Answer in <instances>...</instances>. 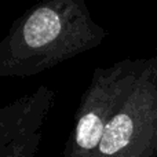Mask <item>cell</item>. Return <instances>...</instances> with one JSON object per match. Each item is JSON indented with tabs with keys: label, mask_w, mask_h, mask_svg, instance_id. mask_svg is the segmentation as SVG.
<instances>
[{
	"label": "cell",
	"mask_w": 157,
	"mask_h": 157,
	"mask_svg": "<svg viewBox=\"0 0 157 157\" xmlns=\"http://www.w3.org/2000/svg\"><path fill=\"white\" fill-rule=\"evenodd\" d=\"M106 36L87 0H40L14 21L0 43V75L40 73L98 47Z\"/></svg>",
	"instance_id": "6da1fadb"
},
{
	"label": "cell",
	"mask_w": 157,
	"mask_h": 157,
	"mask_svg": "<svg viewBox=\"0 0 157 157\" xmlns=\"http://www.w3.org/2000/svg\"><path fill=\"white\" fill-rule=\"evenodd\" d=\"M157 157V55L141 72L119 110L106 124L92 157Z\"/></svg>",
	"instance_id": "7a4b0ae2"
},
{
	"label": "cell",
	"mask_w": 157,
	"mask_h": 157,
	"mask_svg": "<svg viewBox=\"0 0 157 157\" xmlns=\"http://www.w3.org/2000/svg\"><path fill=\"white\" fill-rule=\"evenodd\" d=\"M142 63L144 59H123L108 68L95 69L76 112V124L66 142L63 157H92L106 124L130 92Z\"/></svg>",
	"instance_id": "3957f363"
},
{
	"label": "cell",
	"mask_w": 157,
	"mask_h": 157,
	"mask_svg": "<svg viewBox=\"0 0 157 157\" xmlns=\"http://www.w3.org/2000/svg\"><path fill=\"white\" fill-rule=\"evenodd\" d=\"M130 157H145V156H130Z\"/></svg>",
	"instance_id": "277c9868"
}]
</instances>
